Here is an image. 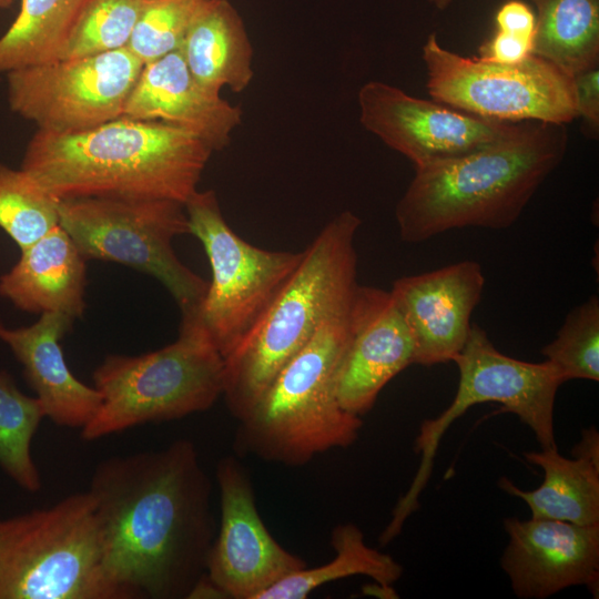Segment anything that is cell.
<instances>
[{"label": "cell", "instance_id": "1", "mask_svg": "<svg viewBox=\"0 0 599 599\" xmlns=\"http://www.w3.org/2000/svg\"><path fill=\"white\" fill-rule=\"evenodd\" d=\"M88 491L122 598H187L216 535L212 483L195 445L181 438L109 457L94 468Z\"/></svg>", "mask_w": 599, "mask_h": 599}, {"label": "cell", "instance_id": "2", "mask_svg": "<svg viewBox=\"0 0 599 599\" xmlns=\"http://www.w3.org/2000/svg\"><path fill=\"white\" fill-rule=\"evenodd\" d=\"M213 151L159 121L120 116L71 133L37 130L21 167L55 199H161L184 204Z\"/></svg>", "mask_w": 599, "mask_h": 599}, {"label": "cell", "instance_id": "3", "mask_svg": "<svg viewBox=\"0 0 599 599\" xmlns=\"http://www.w3.org/2000/svg\"><path fill=\"white\" fill-rule=\"evenodd\" d=\"M567 148L566 124L521 121L473 153L415 166L395 209L400 238L419 243L467 226L508 229L560 165Z\"/></svg>", "mask_w": 599, "mask_h": 599}, {"label": "cell", "instance_id": "4", "mask_svg": "<svg viewBox=\"0 0 599 599\" xmlns=\"http://www.w3.org/2000/svg\"><path fill=\"white\" fill-rule=\"evenodd\" d=\"M361 219L343 211L303 251L302 260L238 345L223 358V394L241 422L281 369L332 313L347 304L357 283L355 235Z\"/></svg>", "mask_w": 599, "mask_h": 599}, {"label": "cell", "instance_id": "5", "mask_svg": "<svg viewBox=\"0 0 599 599\" xmlns=\"http://www.w3.org/2000/svg\"><path fill=\"white\" fill-rule=\"evenodd\" d=\"M352 300L324 319L238 422L234 441L238 454L302 466L357 439L363 422L342 408L336 394L351 333Z\"/></svg>", "mask_w": 599, "mask_h": 599}, {"label": "cell", "instance_id": "6", "mask_svg": "<svg viewBox=\"0 0 599 599\" xmlns=\"http://www.w3.org/2000/svg\"><path fill=\"white\" fill-rule=\"evenodd\" d=\"M223 372L200 309L184 313L175 342L138 356L110 354L93 370L102 399L81 438L92 441L207 410L223 394Z\"/></svg>", "mask_w": 599, "mask_h": 599}, {"label": "cell", "instance_id": "7", "mask_svg": "<svg viewBox=\"0 0 599 599\" xmlns=\"http://www.w3.org/2000/svg\"><path fill=\"white\" fill-rule=\"evenodd\" d=\"M0 599H123L88 490L0 519Z\"/></svg>", "mask_w": 599, "mask_h": 599}, {"label": "cell", "instance_id": "8", "mask_svg": "<svg viewBox=\"0 0 599 599\" xmlns=\"http://www.w3.org/2000/svg\"><path fill=\"white\" fill-rule=\"evenodd\" d=\"M59 224L85 260L111 261L158 278L181 313L199 311L209 282L176 256L172 241L190 234L184 204L161 199L60 200Z\"/></svg>", "mask_w": 599, "mask_h": 599}, {"label": "cell", "instance_id": "9", "mask_svg": "<svg viewBox=\"0 0 599 599\" xmlns=\"http://www.w3.org/2000/svg\"><path fill=\"white\" fill-rule=\"evenodd\" d=\"M451 362L459 370L457 393L446 410L422 424L415 443L422 460L408 491L399 499L385 528L389 536L398 535L404 521L417 509L418 496L432 474L439 440L449 425L469 407L499 403L531 428L542 449L557 448L554 405L557 390L566 379L552 363L547 359L529 363L502 354L477 324H471L464 348Z\"/></svg>", "mask_w": 599, "mask_h": 599}, {"label": "cell", "instance_id": "10", "mask_svg": "<svg viewBox=\"0 0 599 599\" xmlns=\"http://www.w3.org/2000/svg\"><path fill=\"white\" fill-rule=\"evenodd\" d=\"M184 207L190 234L202 243L212 271L200 317L224 358L268 308L303 251H267L244 241L226 223L213 190H197Z\"/></svg>", "mask_w": 599, "mask_h": 599}, {"label": "cell", "instance_id": "11", "mask_svg": "<svg viewBox=\"0 0 599 599\" xmlns=\"http://www.w3.org/2000/svg\"><path fill=\"white\" fill-rule=\"evenodd\" d=\"M422 58L432 99L463 112L507 122L577 118L572 75L535 54L510 64L467 58L430 33Z\"/></svg>", "mask_w": 599, "mask_h": 599}, {"label": "cell", "instance_id": "12", "mask_svg": "<svg viewBox=\"0 0 599 599\" xmlns=\"http://www.w3.org/2000/svg\"><path fill=\"white\" fill-rule=\"evenodd\" d=\"M144 64L126 48L7 73L12 112L39 130L71 133L123 115Z\"/></svg>", "mask_w": 599, "mask_h": 599}, {"label": "cell", "instance_id": "13", "mask_svg": "<svg viewBox=\"0 0 599 599\" xmlns=\"http://www.w3.org/2000/svg\"><path fill=\"white\" fill-rule=\"evenodd\" d=\"M357 99L359 121L365 130L415 166L473 153L507 135L517 123L415 98L380 81L362 85Z\"/></svg>", "mask_w": 599, "mask_h": 599}, {"label": "cell", "instance_id": "14", "mask_svg": "<svg viewBox=\"0 0 599 599\" xmlns=\"http://www.w3.org/2000/svg\"><path fill=\"white\" fill-rule=\"evenodd\" d=\"M221 520L205 575L225 598L256 599L272 585L306 567L282 547L264 525L246 468L234 456L219 460Z\"/></svg>", "mask_w": 599, "mask_h": 599}, {"label": "cell", "instance_id": "15", "mask_svg": "<svg viewBox=\"0 0 599 599\" xmlns=\"http://www.w3.org/2000/svg\"><path fill=\"white\" fill-rule=\"evenodd\" d=\"M509 542L501 557L514 592L542 599L571 587L599 589V524L507 518Z\"/></svg>", "mask_w": 599, "mask_h": 599}, {"label": "cell", "instance_id": "16", "mask_svg": "<svg viewBox=\"0 0 599 599\" xmlns=\"http://www.w3.org/2000/svg\"><path fill=\"white\" fill-rule=\"evenodd\" d=\"M414 353L410 329L390 291L358 284L337 377L342 408L359 417L369 412L384 386L414 364Z\"/></svg>", "mask_w": 599, "mask_h": 599}, {"label": "cell", "instance_id": "17", "mask_svg": "<svg viewBox=\"0 0 599 599\" xmlns=\"http://www.w3.org/2000/svg\"><path fill=\"white\" fill-rule=\"evenodd\" d=\"M484 285L481 265L475 261L404 276L393 283L390 293L413 336L414 364L448 363L464 348Z\"/></svg>", "mask_w": 599, "mask_h": 599}, {"label": "cell", "instance_id": "18", "mask_svg": "<svg viewBox=\"0 0 599 599\" xmlns=\"http://www.w3.org/2000/svg\"><path fill=\"white\" fill-rule=\"evenodd\" d=\"M123 115L184 129L213 152L229 145L242 120L238 106L207 91L194 79L180 50L143 67Z\"/></svg>", "mask_w": 599, "mask_h": 599}, {"label": "cell", "instance_id": "19", "mask_svg": "<svg viewBox=\"0 0 599 599\" xmlns=\"http://www.w3.org/2000/svg\"><path fill=\"white\" fill-rule=\"evenodd\" d=\"M70 316L42 313L29 325L9 328L0 321V341L23 367V376L35 393L45 417L60 427H84L101 404V394L79 380L69 369L60 341L71 328Z\"/></svg>", "mask_w": 599, "mask_h": 599}, {"label": "cell", "instance_id": "20", "mask_svg": "<svg viewBox=\"0 0 599 599\" xmlns=\"http://www.w3.org/2000/svg\"><path fill=\"white\" fill-rule=\"evenodd\" d=\"M85 261L58 224L21 250L16 265L0 276V295L24 312H58L81 318L87 307Z\"/></svg>", "mask_w": 599, "mask_h": 599}, {"label": "cell", "instance_id": "21", "mask_svg": "<svg viewBox=\"0 0 599 599\" xmlns=\"http://www.w3.org/2000/svg\"><path fill=\"white\" fill-rule=\"evenodd\" d=\"M179 50L194 79L212 93L224 87L238 93L252 81L253 48L227 0L203 1Z\"/></svg>", "mask_w": 599, "mask_h": 599}, {"label": "cell", "instance_id": "22", "mask_svg": "<svg viewBox=\"0 0 599 599\" xmlns=\"http://www.w3.org/2000/svg\"><path fill=\"white\" fill-rule=\"evenodd\" d=\"M524 456L544 469L542 484L531 491L521 490L508 478H500L498 485L525 500L531 518L599 524V465L582 457L565 458L557 448L529 451Z\"/></svg>", "mask_w": 599, "mask_h": 599}, {"label": "cell", "instance_id": "23", "mask_svg": "<svg viewBox=\"0 0 599 599\" xmlns=\"http://www.w3.org/2000/svg\"><path fill=\"white\" fill-rule=\"evenodd\" d=\"M536 9L532 54L573 75L599 64V0H529Z\"/></svg>", "mask_w": 599, "mask_h": 599}, {"label": "cell", "instance_id": "24", "mask_svg": "<svg viewBox=\"0 0 599 599\" xmlns=\"http://www.w3.org/2000/svg\"><path fill=\"white\" fill-rule=\"evenodd\" d=\"M335 557L325 565L304 567L262 591L256 599H304L315 589L347 577L364 575L378 585L390 587L403 573L389 555L368 547L354 524L337 525L331 538Z\"/></svg>", "mask_w": 599, "mask_h": 599}, {"label": "cell", "instance_id": "25", "mask_svg": "<svg viewBox=\"0 0 599 599\" xmlns=\"http://www.w3.org/2000/svg\"><path fill=\"white\" fill-rule=\"evenodd\" d=\"M84 0H21L20 10L0 37V73L60 58Z\"/></svg>", "mask_w": 599, "mask_h": 599}, {"label": "cell", "instance_id": "26", "mask_svg": "<svg viewBox=\"0 0 599 599\" xmlns=\"http://www.w3.org/2000/svg\"><path fill=\"white\" fill-rule=\"evenodd\" d=\"M43 418L41 402L23 394L13 377L0 369V468L29 493L42 487L31 444Z\"/></svg>", "mask_w": 599, "mask_h": 599}, {"label": "cell", "instance_id": "27", "mask_svg": "<svg viewBox=\"0 0 599 599\" xmlns=\"http://www.w3.org/2000/svg\"><path fill=\"white\" fill-rule=\"evenodd\" d=\"M59 202L26 171L0 162V229L20 251L59 224Z\"/></svg>", "mask_w": 599, "mask_h": 599}, {"label": "cell", "instance_id": "28", "mask_svg": "<svg viewBox=\"0 0 599 599\" xmlns=\"http://www.w3.org/2000/svg\"><path fill=\"white\" fill-rule=\"evenodd\" d=\"M144 2L84 0L58 60L126 48Z\"/></svg>", "mask_w": 599, "mask_h": 599}, {"label": "cell", "instance_id": "29", "mask_svg": "<svg viewBox=\"0 0 599 599\" xmlns=\"http://www.w3.org/2000/svg\"><path fill=\"white\" fill-rule=\"evenodd\" d=\"M541 354L564 378L599 380V297L591 295L572 308Z\"/></svg>", "mask_w": 599, "mask_h": 599}, {"label": "cell", "instance_id": "30", "mask_svg": "<svg viewBox=\"0 0 599 599\" xmlns=\"http://www.w3.org/2000/svg\"><path fill=\"white\" fill-rule=\"evenodd\" d=\"M204 0H145L126 49L144 65L179 50Z\"/></svg>", "mask_w": 599, "mask_h": 599}, {"label": "cell", "instance_id": "31", "mask_svg": "<svg viewBox=\"0 0 599 599\" xmlns=\"http://www.w3.org/2000/svg\"><path fill=\"white\" fill-rule=\"evenodd\" d=\"M576 115L581 118L588 133L599 132V64L572 75Z\"/></svg>", "mask_w": 599, "mask_h": 599}, {"label": "cell", "instance_id": "32", "mask_svg": "<svg viewBox=\"0 0 599 599\" xmlns=\"http://www.w3.org/2000/svg\"><path fill=\"white\" fill-rule=\"evenodd\" d=\"M534 38L497 30L495 34L478 48L481 60L497 63H519L532 54Z\"/></svg>", "mask_w": 599, "mask_h": 599}, {"label": "cell", "instance_id": "33", "mask_svg": "<svg viewBox=\"0 0 599 599\" xmlns=\"http://www.w3.org/2000/svg\"><path fill=\"white\" fill-rule=\"evenodd\" d=\"M496 29L535 38L536 14L521 0H508L497 10Z\"/></svg>", "mask_w": 599, "mask_h": 599}, {"label": "cell", "instance_id": "34", "mask_svg": "<svg viewBox=\"0 0 599 599\" xmlns=\"http://www.w3.org/2000/svg\"><path fill=\"white\" fill-rule=\"evenodd\" d=\"M572 453L575 457H582L599 465V436L595 427L583 430L582 439Z\"/></svg>", "mask_w": 599, "mask_h": 599}, {"label": "cell", "instance_id": "35", "mask_svg": "<svg viewBox=\"0 0 599 599\" xmlns=\"http://www.w3.org/2000/svg\"><path fill=\"white\" fill-rule=\"evenodd\" d=\"M425 1H427L429 4H432L433 7L439 9V10H444L448 6H450V3L454 0H425Z\"/></svg>", "mask_w": 599, "mask_h": 599}, {"label": "cell", "instance_id": "36", "mask_svg": "<svg viewBox=\"0 0 599 599\" xmlns=\"http://www.w3.org/2000/svg\"><path fill=\"white\" fill-rule=\"evenodd\" d=\"M13 0H0V8H8L11 6Z\"/></svg>", "mask_w": 599, "mask_h": 599}]
</instances>
